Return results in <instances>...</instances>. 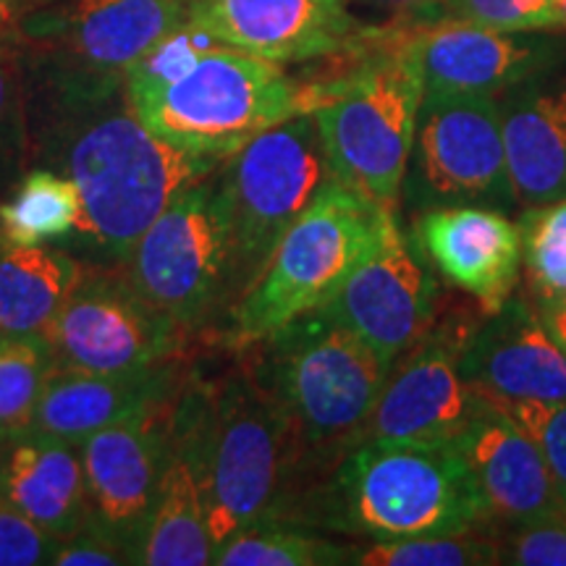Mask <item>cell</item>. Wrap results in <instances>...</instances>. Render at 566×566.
<instances>
[{"label":"cell","instance_id":"6da1fadb","mask_svg":"<svg viewBox=\"0 0 566 566\" xmlns=\"http://www.w3.org/2000/svg\"><path fill=\"white\" fill-rule=\"evenodd\" d=\"M27 113L40 116V153L82 195L76 239L111 260L129 258L155 218L223 163L147 129L124 80L51 59L27 69Z\"/></svg>","mask_w":566,"mask_h":566},{"label":"cell","instance_id":"7a4b0ae2","mask_svg":"<svg viewBox=\"0 0 566 566\" xmlns=\"http://www.w3.org/2000/svg\"><path fill=\"white\" fill-rule=\"evenodd\" d=\"M168 433L195 462L212 546L271 516L294 430L258 370L187 396Z\"/></svg>","mask_w":566,"mask_h":566},{"label":"cell","instance_id":"3957f363","mask_svg":"<svg viewBox=\"0 0 566 566\" xmlns=\"http://www.w3.org/2000/svg\"><path fill=\"white\" fill-rule=\"evenodd\" d=\"M424 95L412 34L359 63L349 74L302 87L325 158L338 184L396 210Z\"/></svg>","mask_w":566,"mask_h":566},{"label":"cell","instance_id":"277c9868","mask_svg":"<svg viewBox=\"0 0 566 566\" xmlns=\"http://www.w3.org/2000/svg\"><path fill=\"white\" fill-rule=\"evenodd\" d=\"M342 527L373 541L459 533L491 522L485 495L454 443L363 441L338 464Z\"/></svg>","mask_w":566,"mask_h":566},{"label":"cell","instance_id":"5b68a950","mask_svg":"<svg viewBox=\"0 0 566 566\" xmlns=\"http://www.w3.org/2000/svg\"><path fill=\"white\" fill-rule=\"evenodd\" d=\"M394 208L331 181L281 233L233 310L239 344H258L331 302L378 242Z\"/></svg>","mask_w":566,"mask_h":566},{"label":"cell","instance_id":"8992f818","mask_svg":"<svg viewBox=\"0 0 566 566\" xmlns=\"http://www.w3.org/2000/svg\"><path fill=\"white\" fill-rule=\"evenodd\" d=\"M176 150L226 160L260 132L304 113L302 87L281 63L216 45L187 74L132 103Z\"/></svg>","mask_w":566,"mask_h":566},{"label":"cell","instance_id":"52a82bcc","mask_svg":"<svg viewBox=\"0 0 566 566\" xmlns=\"http://www.w3.org/2000/svg\"><path fill=\"white\" fill-rule=\"evenodd\" d=\"M265 342L268 384L294 433L310 449L363 441L391 365L323 310L296 317Z\"/></svg>","mask_w":566,"mask_h":566},{"label":"cell","instance_id":"ba28073f","mask_svg":"<svg viewBox=\"0 0 566 566\" xmlns=\"http://www.w3.org/2000/svg\"><path fill=\"white\" fill-rule=\"evenodd\" d=\"M124 279L147 304L179 325L200 328L247 275L218 179L187 187L132 247Z\"/></svg>","mask_w":566,"mask_h":566},{"label":"cell","instance_id":"9c48e42d","mask_svg":"<svg viewBox=\"0 0 566 566\" xmlns=\"http://www.w3.org/2000/svg\"><path fill=\"white\" fill-rule=\"evenodd\" d=\"M401 189L417 210L514 208L495 97L424 90Z\"/></svg>","mask_w":566,"mask_h":566},{"label":"cell","instance_id":"30bf717a","mask_svg":"<svg viewBox=\"0 0 566 566\" xmlns=\"http://www.w3.org/2000/svg\"><path fill=\"white\" fill-rule=\"evenodd\" d=\"M331 181L336 179L313 113H296L260 132L226 158L218 184L229 205L250 283L281 233Z\"/></svg>","mask_w":566,"mask_h":566},{"label":"cell","instance_id":"8fae6325","mask_svg":"<svg viewBox=\"0 0 566 566\" xmlns=\"http://www.w3.org/2000/svg\"><path fill=\"white\" fill-rule=\"evenodd\" d=\"M55 367L118 373L160 365L179 344L181 328L134 292L124 275H82L42 331Z\"/></svg>","mask_w":566,"mask_h":566},{"label":"cell","instance_id":"7c38bea8","mask_svg":"<svg viewBox=\"0 0 566 566\" xmlns=\"http://www.w3.org/2000/svg\"><path fill=\"white\" fill-rule=\"evenodd\" d=\"M433 304L436 281L424 254L399 229L394 210L373 250L321 310L394 367L422 342Z\"/></svg>","mask_w":566,"mask_h":566},{"label":"cell","instance_id":"4fadbf2b","mask_svg":"<svg viewBox=\"0 0 566 566\" xmlns=\"http://www.w3.org/2000/svg\"><path fill=\"white\" fill-rule=\"evenodd\" d=\"M462 344L436 336L412 346L388 373L363 441L454 443L485 405L459 367Z\"/></svg>","mask_w":566,"mask_h":566},{"label":"cell","instance_id":"5bb4252c","mask_svg":"<svg viewBox=\"0 0 566 566\" xmlns=\"http://www.w3.org/2000/svg\"><path fill=\"white\" fill-rule=\"evenodd\" d=\"M189 21L221 45L281 66L334 55L357 30L346 0H189Z\"/></svg>","mask_w":566,"mask_h":566},{"label":"cell","instance_id":"9a60e30c","mask_svg":"<svg viewBox=\"0 0 566 566\" xmlns=\"http://www.w3.org/2000/svg\"><path fill=\"white\" fill-rule=\"evenodd\" d=\"M514 200H566V45L495 95Z\"/></svg>","mask_w":566,"mask_h":566},{"label":"cell","instance_id":"2e32d148","mask_svg":"<svg viewBox=\"0 0 566 566\" xmlns=\"http://www.w3.org/2000/svg\"><path fill=\"white\" fill-rule=\"evenodd\" d=\"M564 45L566 34L558 32H509L449 17L412 34L424 90L493 97Z\"/></svg>","mask_w":566,"mask_h":566},{"label":"cell","instance_id":"e0dca14e","mask_svg":"<svg viewBox=\"0 0 566 566\" xmlns=\"http://www.w3.org/2000/svg\"><path fill=\"white\" fill-rule=\"evenodd\" d=\"M459 367L478 391L499 399L566 401V357L543 321L541 304L512 294L462 342Z\"/></svg>","mask_w":566,"mask_h":566},{"label":"cell","instance_id":"ac0fdd59","mask_svg":"<svg viewBox=\"0 0 566 566\" xmlns=\"http://www.w3.org/2000/svg\"><path fill=\"white\" fill-rule=\"evenodd\" d=\"M155 409L108 424L80 443L90 520L129 541L137 554L168 457V428Z\"/></svg>","mask_w":566,"mask_h":566},{"label":"cell","instance_id":"d6986e66","mask_svg":"<svg viewBox=\"0 0 566 566\" xmlns=\"http://www.w3.org/2000/svg\"><path fill=\"white\" fill-rule=\"evenodd\" d=\"M184 21H189V0H74L61 17L38 21L34 34L51 38L48 59L61 66L124 80Z\"/></svg>","mask_w":566,"mask_h":566},{"label":"cell","instance_id":"ffe728a7","mask_svg":"<svg viewBox=\"0 0 566 566\" xmlns=\"http://www.w3.org/2000/svg\"><path fill=\"white\" fill-rule=\"evenodd\" d=\"M424 258L454 286L495 313L516 292L525 247L520 226L506 212L478 205L424 210L417 223Z\"/></svg>","mask_w":566,"mask_h":566},{"label":"cell","instance_id":"44dd1931","mask_svg":"<svg viewBox=\"0 0 566 566\" xmlns=\"http://www.w3.org/2000/svg\"><path fill=\"white\" fill-rule=\"evenodd\" d=\"M483 399L485 405L457 438L454 449L485 495L491 520L522 525L564 514L554 480L533 438L485 394Z\"/></svg>","mask_w":566,"mask_h":566},{"label":"cell","instance_id":"7402d4cb","mask_svg":"<svg viewBox=\"0 0 566 566\" xmlns=\"http://www.w3.org/2000/svg\"><path fill=\"white\" fill-rule=\"evenodd\" d=\"M168 384L171 380L163 370V363L118 373L55 367L45 380L27 430L80 446L84 438L108 424L160 407Z\"/></svg>","mask_w":566,"mask_h":566},{"label":"cell","instance_id":"603a6c76","mask_svg":"<svg viewBox=\"0 0 566 566\" xmlns=\"http://www.w3.org/2000/svg\"><path fill=\"white\" fill-rule=\"evenodd\" d=\"M0 495L48 533H76L90 516L80 446L34 430L9 438L0 454Z\"/></svg>","mask_w":566,"mask_h":566},{"label":"cell","instance_id":"cb8c5ba5","mask_svg":"<svg viewBox=\"0 0 566 566\" xmlns=\"http://www.w3.org/2000/svg\"><path fill=\"white\" fill-rule=\"evenodd\" d=\"M212 537L192 457L168 433V457L158 493L139 537L137 564L205 566L212 564Z\"/></svg>","mask_w":566,"mask_h":566},{"label":"cell","instance_id":"d4e9b609","mask_svg":"<svg viewBox=\"0 0 566 566\" xmlns=\"http://www.w3.org/2000/svg\"><path fill=\"white\" fill-rule=\"evenodd\" d=\"M82 275L66 252L0 242V334H42Z\"/></svg>","mask_w":566,"mask_h":566},{"label":"cell","instance_id":"484cf974","mask_svg":"<svg viewBox=\"0 0 566 566\" xmlns=\"http://www.w3.org/2000/svg\"><path fill=\"white\" fill-rule=\"evenodd\" d=\"M82 221L76 184L53 168H34L0 205V242L51 244L66 239Z\"/></svg>","mask_w":566,"mask_h":566},{"label":"cell","instance_id":"4316f807","mask_svg":"<svg viewBox=\"0 0 566 566\" xmlns=\"http://www.w3.org/2000/svg\"><path fill=\"white\" fill-rule=\"evenodd\" d=\"M357 551L334 546L323 537L265 520L233 533L212 554L218 566H328L354 564Z\"/></svg>","mask_w":566,"mask_h":566},{"label":"cell","instance_id":"83f0119b","mask_svg":"<svg viewBox=\"0 0 566 566\" xmlns=\"http://www.w3.org/2000/svg\"><path fill=\"white\" fill-rule=\"evenodd\" d=\"M55 357L45 334H0V430L19 436L30 428Z\"/></svg>","mask_w":566,"mask_h":566},{"label":"cell","instance_id":"f1b7e54d","mask_svg":"<svg viewBox=\"0 0 566 566\" xmlns=\"http://www.w3.org/2000/svg\"><path fill=\"white\" fill-rule=\"evenodd\" d=\"M354 564L363 566H491L501 564L499 541L483 525L459 533L407 537V541H375L357 551Z\"/></svg>","mask_w":566,"mask_h":566},{"label":"cell","instance_id":"f546056e","mask_svg":"<svg viewBox=\"0 0 566 566\" xmlns=\"http://www.w3.org/2000/svg\"><path fill=\"white\" fill-rule=\"evenodd\" d=\"M520 231L537 300L566 296V200L527 208Z\"/></svg>","mask_w":566,"mask_h":566},{"label":"cell","instance_id":"4dcf8cb0","mask_svg":"<svg viewBox=\"0 0 566 566\" xmlns=\"http://www.w3.org/2000/svg\"><path fill=\"white\" fill-rule=\"evenodd\" d=\"M216 45H221V42L212 40L208 32L200 30L192 21H184L181 27L166 34L158 45H153L126 71L124 82L126 92H129V101L137 103L142 97H150L158 90L168 87L181 74H187Z\"/></svg>","mask_w":566,"mask_h":566},{"label":"cell","instance_id":"1f68e13d","mask_svg":"<svg viewBox=\"0 0 566 566\" xmlns=\"http://www.w3.org/2000/svg\"><path fill=\"white\" fill-rule=\"evenodd\" d=\"M488 399L504 409L533 438L548 467V475L554 480L558 504L566 514V401L499 399V396H488Z\"/></svg>","mask_w":566,"mask_h":566},{"label":"cell","instance_id":"d6a6232c","mask_svg":"<svg viewBox=\"0 0 566 566\" xmlns=\"http://www.w3.org/2000/svg\"><path fill=\"white\" fill-rule=\"evenodd\" d=\"M441 13L509 32H562L554 0H443Z\"/></svg>","mask_w":566,"mask_h":566},{"label":"cell","instance_id":"836d02e7","mask_svg":"<svg viewBox=\"0 0 566 566\" xmlns=\"http://www.w3.org/2000/svg\"><path fill=\"white\" fill-rule=\"evenodd\" d=\"M495 541L501 564L566 566V514L506 525V535Z\"/></svg>","mask_w":566,"mask_h":566},{"label":"cell","instance_id":"e575fe53","mask_svg":"<svg viewBox=\"0 0 566 566\" xmlns=\"http://www.w3.org/2000/svg\"><path fill=\"white\" fill-rule=\"evenodd\" d=\"M61 537L34 525L0 495V566L51 564Z\"/></svg>","mask_w":566,"mask_h":566},{"label":"cell","instance_id":"d590c367","mask_svg":"<svg viewBox=\"0 0 566 566\" xmlns=\"http://www.w3.org/2000/svg\"><path fill=\"white\" fill-rule=\"evenodd\" d=\"M55 566H122L137 564V548L129 541L118 537L111 530L97 525L95 520H84V525L66 537H61L55 548Z\"/></svg>","mask_w":566,"mask_h":566},{"label":"cell","instance_id":"8d00e7d4","mask_svg":"<svg viewBox=\"0 0 566 566\" xmlns=\"http://www.w3.org/2000/svg\"><path fill=\"white\" fill-rule=\"evenodd\" d=\"M27 134V66L19 51L0 42V145Z\"/></svg>","mask_w":566,"mask_h":566},{"label":"cell","instance_id":"74e56055","mask_svg":"<svg viewBox=\"0 0 566 566\" xmlns=\"http://www.w3.org/2000/svg\"><path fill=\"white\" fill-rule=\"evenodd\" d=\"M537 304H541L543 321H546L551 336H554L558 349H562L566 357V296H558V300H546V302L537 300Z\"/></svg>","mask_w":566,"mask_h":566},{"label":"cell","instance_id":"f35d334b","mask_svg":"<svg viewBox=\"0 0 566 566\" xmlns=\"http://www.w3.org/2000/svg\"><path fill=\"white\" fill-rule=\"evenodd\" d=\"M373 3L384 6V9L399 11V13H417V17H428L430 11L441 13L443 0H373Z\"/></svg>","mask_w":566,"mask_h":566},{"label":"cell","instance_id":"ab89813d","mask_svg":"<svg viewBox=\"0 0 566 566\" xmlns=\"http://www.w3.org/2000/svg\"><path fill=\"white\" fill-rule=\"evenodd\" d=\"M21 9L24 0H0V42L21 30Z\"/></svg>","mask_w":566,"mask_h":566},{"label":"cell","instance_id":"60d3db41","mask_svg":"<svg viewBox=\"0 0 566 566\" xmlns=\"http://www.w3.org/2000/svg\"><path fill=\"white\" fill-rule=\"evenodd\" d=\"M556 3V17H558V30L566 32V0H554Z\"/></svg>","mask_w":566,"mask_h":566},{"label":"cell","instance_id":"b9f144b4","mask_svg":"<svg viewBox=\"0 0 566 566\" xmlns=\"http://www.w3.org/2000/svg\"><path fill=\"white\" fill-rule=\"evenodd\" d=\"M9 438L11 436H6L3 430H0V454H3V449H6V443H9Z\"/></svg>","mask_w":566,"mask_h":566}]
</instances>
